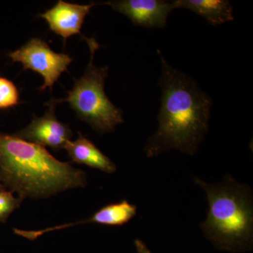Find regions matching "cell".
I'll return each mask as SVG.
<instances>
[{
	"instance_id": "3",
	"label": "cell",
	"mask_w": 253,
	"mask_h": 253,
	"mask_svg": "<svg viewBox=\"0 0 253 253\" xmlns=\"http://www.w3.org/2000/svg\"><path fill=\"white\" fill-rule=\"evenodd\" d=\"M206 194L207 217L200 225L205 236L219 251L243 253L253 245V194L247 184L230 174L220 182L208 183L194 178Z\"/></svg>"
},
{
	"instance_id": "6",
	"label": "cell",
	"mask_w": 253,
	"mask_h": 253,
	"mask_svg": "<svg viewBox=\"0 0 253 253\" xmlns=\"http://www.w3.org/2000/svg\"><path fill=\"white\" fill-rule=\"evenodd\" d=\"M46 105L49 109L44 116H33L31 124L15 133L14 135L42 147L48 146L54 151H60L65 149L71 141L73 131L68 125L61 123L56 118V104L53 99L50 100Z\"/></svg>"
},
{
	"instance_id": "7",
	"label": "cell",
	"mask_w": 253,
	"mask_h": 253,
	"mask_svg": "<svg viewBox=\"0 0 253 253\" xmlns=\"http://www.w3.org/2000/svg\"><path fill=\"white\" fill-rule=\"evenodd\" d=\"M103 4L125 15L135 26L146 28H164L176 9L174 1L163 0H115Z\"/></svg>"
},
{
	"instance_id": "10",
	"label": "cell",
	"mask_w": 253,
	"mask_h": 253,
	"mask_svg": "<svg viewBox=\"0 0 253 253\" xmlns=\"http://www.w3.org/2000/svg\"><path fill=\"white\" fill-rule=\"evenodd\" d=\"M176 9L190 10L217 26L234 20L233 7L227 0H174Z\"/></svg>"
},
{
	"instance_id": "5",
	"label": "cell",
	"mask_w": 253,
	"mask_h": 253,
	"mask_svg": "<svg viewBox=\"0 0 253 253\" xmlns=\"http://www.w3.org/2000/svg\"><path fill=\"white\" fill-rule=\"evenodd\" d=\"M7 56L13 62L21 63L25 71L31 70L42 76L44 84L40 87L41 91L46 88L51 90L73 61L68 54L54 52L45 41L38 38H32L20 49L8 53Z\"/></svg>"
},
{
	"instance_id": "11",
	"label": "cell",
	"mask_w": 253,
	"mask_h": 253,
	"mask_svg": "<svg viewBox=\"0 0 253 253\" xmlns=\"http://www.w3.org/2000/svg\"><path fill=\"white\" fill-rule=\"evenodd\" d=\"M137 213V208L126 200L107 205L93 214L94 224L105 226H123L131 220Z\"/></svg>"
},
{
	"instance_id": "2",
	"label": "cell",
	"mask_w": 253,
	"mask_h": 253,
	"mask_svg": "<svg viewBox=\"0 0 253 253\" xmlns=\"http://www.w3.org/2000/svg\"><path fill=\"white\" fill-rule=\"evenodd\" d=\"M84 171L61 162L44 147L0 131V186L20 199H46L84 187Z\"/></svg>"
},
{
	"instance_id": "13",
	"label": "cell",
	"mask_w": 253,
	"mask_h": 253,
	"mask_svg": "<svg viewBox=\"0 0 253 253\" xmlns=\"http://www.w3.org/2000/svg\"><path fill=\"white\" fill-rule=\"evenodd\" d=\"M23 200L0 186V221L6 222L11 213L21 206Z\"/></svg>"
},
{
	"instance_id": "14",
	"label": "cell",
	"mask_w": 253,
	"mask_h": 253,
	"mask_svg": "<svg viewBox=\"0 0 253 253\" xmlns=\"http://www.w3.org/2000/svg\"><path fill=\"white\" fill-rule=\"evenodd\" d=\"M134 246H135L136 253H152L144 242L139 239H136L134 241Z\"/></svg>"
},
{
	"instance_id": "1",
	"label": "cell",
	"mask_w": 253,
	"mask_h": 253,
	"mask_svg": "<svg viewBox=\"0 0 253 253\" xmlns=\"http://www.w3.org/2000/svg\"><path fill=\"white\" fill-rule=\"evenodd\" d=\"M162 90L158 127L144 148L148 158L172 150L194 156L209 129L212 101L191 77L172 67L158 51Z\"/></svg>"
},
{
	"instance_id": "4",
	"label": "cell",
	"mask_w": 253,
	"mask_h": 253,
	"mask_svg": "<svg viewBox=\"0 0 253 253\" xmlns=\"http://www.w3.org/2000/svg\"><path fill=\"white\" fill-rule=\"evenodd\" d=\"M90 50L91 59L85 72L75 81L74 85L63 99L56 103L68 102L81 121L89 125L99 134L112 132L116 126L124 122L122 110L111 102L105 92V81L109 67H96L94 56L99 45L94 38H83Z\"/></svg>"
},
{
	"instance_id": "12",
	"label": "cell",
	"mask_w": 253,
	"mask_h": 253,
	"mask_svg": "<svg viewBox=\"0 0 253 253\" xmlns=\"http://www.w3.org/2000/svg\"><path fill=\"white\" fill-rule=\"evenodd\" d=\"M20 104V93L17 86L7 78L0 76V110L16 107Z\"/></svg>"
},
{
	"instance_id": "9",
	"label": "cell",
	"mask_w": 253,
	"mask_h": 253,
	"mask_svg": "<svg viewBox=\"0 0 253 253\" xmlns=\"http://www.w3.org/2000/svg\"><path fill=\"white\" fill-rule=\"evenodd\" d=\"M64 149L73 162L85 165L108 174L116 172V166L114 163L81 132L78 133V139L69 141Z\"/></svg>"
},
{
	"instance_id": "8",
	"label": "cell",
	"mask_w": 253,
	"mask_h": 253,
	"mask_svg": "<svg viewBox=\"0 0 253 253\" xmlns=\"http://www.w3.org/2000/svg\"><path fill=\"white\" fill-rule=\"evenodd\" d=\"M96 4L94 2L89 4H73L59 0L53 7L38 15V17L45 20L51 31L61 37L66 44L68 38L81 35L86 16Z\"/></svg>"
}]
</instances>
